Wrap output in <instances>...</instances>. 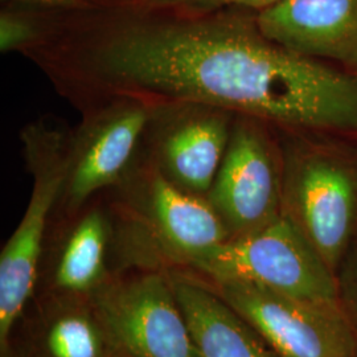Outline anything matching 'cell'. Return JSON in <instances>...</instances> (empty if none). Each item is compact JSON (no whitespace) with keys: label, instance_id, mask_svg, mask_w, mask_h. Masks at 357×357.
<instances>
[{"label":"cell","instance_id":"cell-1","mask_svg":"<svg viewBox=\"0 0 357 357\" xmlns=\"http://www.w3.org/2000/svg\"><path fill=\"white\" fill-rule=\"evenodd\" d=\"M277 134L283 159L282 213L337 275L357 240V137Z\"/></svg>","mask_w":357,"mask_h":357},{"label":"cell","instance_id":"cell-2","mask_svg":"<svg viewBox=\"0 0 357 357\" xmlns=\"http://www.w3.org/2000/svg\"><path fill=\"white\" fill-rule=\"evenodd\" d=\"M206 280H241L301 301L340 305L337 275L282 213L268 227L229 238L183 262Z\"/></svg>","mask_w":357,"mask_h":357},{"label":"cell","instance_id":"cell-3","mask_svg":"<svg viewBox=\"0 0 357 357\" xmlns=\"http://www.w3.org/2000/svg\"><path fill=\"white\" fill-rule=\"evenodd\" d=\"M33 188L26 212L0 255V354L11 348V332L33 293L48 216L70 171L73 143L59 131L26 134Z\"/></svg>","mask_w":357,"mask_h":357},{"label":"cell","instance_id":"cell-4","mask_svg":"<svg viewBox=\"0 0 357 357\" xmlns=\"http://www.w3.org/2000/svg\"><path fill=\"white\" fill-rule=\"evenodd\" d=\"M282 176L277 131L255 118L234 115L227 151L208 192L230 238L255 233L281 216Z\"/></svg>","mask_w":357,"mask_h":357},{"label":"cell","instance_id":"cell-5","mask_svg":"<svg viewBox=\"0 0 357 357\" xmlns=\"http://www.w3.org/2000/svg\"><path fill=\"white\" fill-rule=\"evenodd\" d=\"M278 357H357L340 305L301 301L241 280H205Z\"/></svg>","mask_w":357,"mask_h":357},{"label":"cell","instance_id":"cell-6","mask_svg":"<svg viewBox=\"0 0 357 357\" xmlns=\"http://www.w3.org/2000/svg\"><path fill=\"white\" fill-rule=\"evenodd\" d=\"M115 348L131 357H202L169 275L109 281L90 296Z\"/></svg>","mask_w":357,"mask_h":357},{"label":"cell","instance_id":"cell-7","mask_svg":"<svg viewBox=\"0 0 357 357\" xmlns=\"http://www.w3.org/2000/svg\"><path fill=\"white\" fill-rule=\"evenodd\" d=\"M255 22L282 47L357 73V0H286Z\"/></svg>","mask_w":357,"mask_h":357},{"label":"cell","instance_id":"cell-8","mask_svg":"<svg viewBox=\"0 0 357 357\" xmlns=\"http://www.w3.org/2000/svg\"><path fill=\"white\" fill-rule=\"evenodd\" d=\"M151 115L143 106L121 105L88 116L91 125L73 143L64 191L68 209L79 208L121 178Z\"/></svg>","mask_w":357,"mask_h":357},{"label":"cell","instance_id":"cell-9","mask_svg":"<svg viewBox=\"0 0 357 357\" xmlns=\"http://www.w3.org/2000/svg\"><path fill=\"white\" fill-rule=\"evenodd\" d=\"M202 357H278L255 327L205 281L168 274Z\"/></svg>","mask_w":357,"mask_h":357},{"label":"cell","instance_id":"cell-10","mask_svg":"<svg viewBox=\"0 0 357 357\" xmlns=\"http://www.w3.org/2000/svg\"><path fill=\"white\" fill-rule=\"evenodd\" d=\"M147 213L159 240L178 262L230 238L208 199L180 188L162 171L151 178Z\"/></svg>","mask_w":357,"mask_h":357},{"label":"cell","instance_id":"cell-11","mask_svg":"<svg viewBox=\"0 0 357 357\" xmlns=\"http://www.w3.org/2000/svg\"><path fill=\"white\" fill-rule=\"evenodd\" d=\"M234 115L202 107L171 128L160 146L165 175L195 195L208 193L229 143Z\"/></svg>","mask_w":357,"mask_h":357},{"label":"cell","instance_id":"cell-12","mask_svg":"<svg viewBox=\"0 0 357 357\" xmlns=\"http://www.w3.org/2000/svg\"><path fill=\"white\" fill-rule=\"evenodd\" d=\"M115 349L90 298L59 294L38 321L32 357H110Z\"/></svg>","mask_w":357,"mask_h":357},{"label":"cell","instance_id":"cell-13","mask_svg":"<svg viewBox=\"0 0 357 357\" xmlns=\"http://www.w3.org/2000/svg\"><path fill=\"white\" fill-rule=\"evenodd\" d=\"M107 224L98 211L82 217L68 236L56 268L53 287L59 294L88 296L109 278L106 273Z\"/></svg>","mask_w":357,"mask_h":357},{"label":"cell","instance_id":"cell-14","mask_svg":"<svg viewBox=\"0 0 357 357\" xmlns=\"http://www.w3.org/2000/svg\"><path fill=\"white\" fill-rule=\"evenodd\" d=\"M337 284L340 306L352 332L357 352V240L339 268Z\"/></svg>","mask_w":357,"mask_h":357},{"label":"cell","instance_id":"cell-15","mask_svg":"<svg viewBox=\"0 0 357 357\" xmlns=\"http://www.w3.org/2000/svg\"><path fill=\"white\" fill-rule=\"evenodd\" d=\"M41 38L38 26L23 15L3 13L0 16V50L3 53L24 51Z\"/></svg>","mask_w":357,"mask_h":357},{"label":"cell","instance_id":"cell-16","mask_svg":"<svg viewBox=\"0 0 357 357\" xmlns=\"http://www.w3.org/2000/svg\"><path fill=\"white\" fill-rule=\"evenodd\" d=\"M282 1L286 0H190L183 7L193 13H213L227 7H240L261 13Z\"/></svg>","mask_w":357,"mask_h":357},{"label":"cell","instance_id":"cell-17","mask_svg":"<svg viewBox=\"0 0 357 357\" xmlns=\"http://www.w3.org/2000/svg\"><path fill=\"white\" fill-rule=\"evenodd\" d=\"M3 1H16L26 6L48 8V10H60V11H85L91 8V3L88 0H3Z\"/></svg>","mask_w":357,"mask_h":357},{"label":"cell","instance_id":"cell-18","mask_svg":"<svg viewBox=\"0 0 357 357\" xmlns=\"http://www.w3.org/2000/svg\"><path fill=\"white\" fill-rule=\"evenodd\" d=\"M190 0H143V7L150 10H163V8H176L183 7Z\"/></svg>","mask_w":357,"mask_h":357},{"label":"cell","instance_id":"cell-19","mask_svg":"<svg viewBox=\"0 0 357 357\" xmlns=\"http://www.w3.org/2000/svg\"><path fill=\"white\" fill-rule=\"evenodd\" d=\"M110 357H131L130 355H128V354H125V352H122L121 349H115L114 352H113V355Z\"/></svg>","mask_w":357,"mask_h":357},{"label":"cell","instance_id":"cell-20","mask_svg":"<svg viewBox=\"0 0 357 357\" xmlns=\"http://www.w3.org/2000/svg\"><path fill=\"white\" fill-rule=\"evenodd\" d=\"M1 357H24L22 356V355H19V354H16V352H13V349L10 348L4 355H1Z\"/></svg>","mask_w":357,"mask_h":357}]
</instances>
